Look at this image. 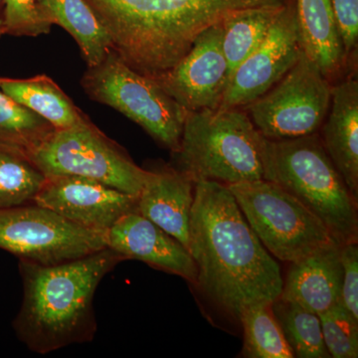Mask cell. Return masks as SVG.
I'll return each instance as SVG.
<instances>
[{
  "label": "cell",
  "mask_w": 358,
  "mask_h": 358,
  "mask_svg": "<svg viewBox=\"0 0 358 358\" xmlns=\"http://www.w3.org/2000/svg\"><path fill=\"white\" fill-rule=\"evenodd\" d=\"M282 7H249L224 18L222 48L231 75L260 46Z\"/></svg>",
  "instance_id": "obj_21"
},
{
  "label": "cell",
  "mask_w": 358,
  "mask_h": 358,
  "mask_svg": "<svg viewBox=\"0 0 358 358\" xmlns=\"http://www.w3.org/2000/svg\"><path fill=\"white\" fill-rule=\"evenodd\" d=\"M227 186L261 243L279 260L296 262L338 243L317 216L275 183L258 179Z\"/></svg>",
  "instance_id": "obj_7"
},
{
  "label": "cell",
  "mask_w": 358,
  "mask_h": 358,
  "mask_svg": "<svg viewBox=\"0 0 358 358\" xmlns=\"http://www.w3.org/2000/svg\"><path fill=\"white\" fill-rule=\"evenodd\" d=\"M81 86L91 100L109 106L138 124L162 147L176 152L188 110L152 78L136 72L110 50L88 67Z\"/></svg>",
  "instance_id": "obj_6"
},
{
  "label": "cell",
  "mask_w": 358,
  "mask_h": 358,
  "mask_svg": "<svg viewBox=\"0 0 358 358\" xmlns=\"http://www.w3.org/2000/svg\"><path fill=\"white\" fill-rule=\"evenodd\" d=\"M341 264L343 278L341 303L358 320V246L357 242L341 245Z\"/></svg>",
  "instance_id": "obj_28"
},
{
  "label": "cell",
  "mask_w": 358,
  "mask_h": 358,
  "mask_svg": "<svg viewBox=\"0 0 358 358\" xmlns=\"http://www.w3.org/2000/svg\"><path fill=\"white\" fill-rule=\"evenodd\" d=\"M0 90L23 107L43 117L54 129H68L89 119L50 77L0 78Z\"/></svg>",
  "instance_id": "obj_20"
},
{
  "label": "cell",
  "mask_w": 358,
  "mask_h": 358,
  "mask_svg": "<svg viewBox=\"0 0 358 358\" xmlns=\"http://www.w3.org/2000/svg\"><path fill=\"white\" fill-rule=\"evenodd\" d=\"M189 252L196 286L222 312L239 320L245 308L281 296V270L250 227L227 185L195 182Z\"/></svg>",
  "instance_id": "obj_1"
},
{
  "label": "cell",
  "mask_w": 358,
  "mask_h": 358,
  "mask_svg": "<svg viewBox=\"0 0 358 358\" xmlns=\"http://www.w3.org/2000/svg\"><path fill=\"white\" fill-rule=\"evenodd\" d=\"M105 236L36 203L0 209V249L20 260L56 265L106 248Z\"/></svg>",
  "instance_id": "obj_10"
},
{
  "label": "cell",
  "mask_w": 358,
  "mask_h": 358,
  "mask_svg": "<svg viewBox=\"0 0 358 358\" xmlns=\"http://www.w3.org/2000/svg\"><path fill=\"white\" fill-rule=\"evenodd\" d=\"M222 39L221 23L207 28L173 69L154 79L188 112L216 110L222 103L231 78Z\"/></svg>",
  "instance_id": "obj_12"
},
{
  "label": "cell",
  "mask_w": 358,
  "mask_h": 358,
  "mask_svg": "<svg viewBox=\"0 0 358 358\" xmlns=\"http://www.w3.org/2000/svg\"><path fill=\"white\" fill-rule=\"evenodd\" d=\"M341 42L348 57L357 53L358 0H329Z\"/></svg>",
  "instance_id": "obj_29"
},
{
  "label": "cell",
  "mask_w": 358,
  "mask_h": 358,
  "mask_svg": "<svg viewBox=\"0 0 358 358\" xmlns=\"http://www.w3.org/2000/svg\"><path fill=\"white\" fill-rule=\"evenodd\" d=\"M45 24L61 26L77 42L88 67L96 65L112 50L107 30L86 0H38Z\"/></svg>",
  "instance_id": "obj_19"
},
{
  "label": "cell",
  "mask_w": 358,
  "mask_h": 358,
  "mask_svg": "<svg viewBox=\"0 0 358 358\" xmlns=\"http://www.w3.org/2000/svg\"><path fill=\"white\" fill-rule=\"evenodd\" d=\"M2 34H6V28H4L3 20L0 18V36Z\"/></svg>",
  "instance_id": "obj_30"
},
{
  "label": "cell",
  "mask_w": 358,
  "mask_h": 358,
  "mask_svg": "<svg viewBox=\"0 0 358 358\" xmlns=\"http://www.w3.org/2000/svg\"><path fill=\"white\" fill-rule=\"evenodd\" d=\"M322 336L329 357H358V320L353 319L341 301L319 315Z\"/></svg>",
  "instance_id": "obj_26"
},
{
  "label": "cell",
  "mask_w": 358,
  "mask_h": 358,
  "mask_svg": "<svg viewBox=\"0 0 358 358\" xmlns=\"http://www.w3.org/2000/svg\"><path fill=\"white\" fill-rule=\"evenodd\" d=\"M108 248L122 258L141 261L196 284L197 268L192 254L138 210L128 212L105 235Z\"/></svg>",
  "instance_id": "obj_14"
},
{
  "label": "cell",
  "mask_w": 358,
  "mask_h": 358,
  "mask_svg": "<svg viewBox=\"0 0 358 358\" xmlns=\"http://www.w3.org/2000/svg\"><path fill=\"white\" fill-rule=\"evenodd\" d=\"M53 129L43 117L15 102L0 90V145L17 148L26 154Z\"/></svg>",
  "instance_id": "obj_25"
},
{
  "label": "cell",
  "mask_w": 358,
  "mask_h": 358,
  "mask_svg": "<svg viewBox=\"0 0 358 358\" xmlns=\"http://www.w3.org/2000/svg\"><path fill=\"white\" fill-rule=\"evenodd\" d=\"M46 178L22 150L0 145V209L34 203Z\"/></svg>",
  "instance_id": "obj_22"
},
{
  "label": "cell",
  "mask_w": 358,
  "mask_h": 358,
  "mask_svg": "<svg viewBox=\"0 0 358 358\" xmlns=\"http://www.w3.org/2000/svg\"><path fill=\"white\" fill-rule=\"evenodd\" d=\"M333 84L301 51L296 64L264 95L243 108L259 133L270 140L317 133L331 100Z\"/></svg>",
  "instance_id": "obj_9"
},
{
  "label": "cell",
  "mask_w": 358,
  "mask_h": 358,
  "mask_svg": "<svg viewBox=\"0 0 358 358\" xmlns=\"http://www.w3.org/2000/svg\"><path fill=\"white\" fill-rule=\"evenodd\" d=\"M46 178L81 176L138 196L147 169L136 166L120 145L91 121L68 129H54L25 154Z\"/></svg>",
  "instance_id": "obj_8"
},
{
  "label": "cell",
  "mask_w": 358,
  "mask_h": 358,
  "mask_svg": "<svg viewBox=\"0 0 358 358\" xmlns=\"http://www.w3.org/2000/svg\"><path fill=\"white\" fill-rule=\"evenodd\" d=\"M120 58L140 74L157 79L173 69L195 39L230 13L289 0H86Z\"/></svg>",
  "instance_id": "obj_2"
},
{
  "label": "cell",
  "mask_w": 358,
  "mask_h": 358,
  "mask_svg": "<svg viewBox=\"0 0 358 358\" xmlns=\"http://www.w3.org/2000/svg\"><path fill=\"white\" fill-rule=\"evenodd\" d=\"M122 260L108 247L56 265L20 260L23 301L13 322L18 338L40 355L91 341L98 329L96 288Z\"/></svg>",
  "instance_id": "obj_3"
},
{
  "label": "cell",
  "mask_w": 358,
  "mask_h": 358,
  "mask_svg": "<svg viewBox=\"0 0 358 358\" xmlns=\"http://www.w3.org/2000/svg\"><path fill=\"white\" fill-rule=\"evenodd\" d=\"M294 0L285 4L260 46L232 73L218 109L245 108L272 88L301 53Z\"/></svg>",
  "instance_id": "obj_11"
},
{
  "label": "cell",
  "mask_w": 358,
  "mask_h": 358,
  "mask_svg": "<svg viewBox=\"0 0 358 358\" xmlns=\"http://www.w3.org/2000/svg\"><path fill=\"white\" fill-rule=\"evenodd\" d=\"M263 179L274 182L327 226L339 244L357 242V200L317 133L270 140L261 134Z\"/></svg>",
  "instance_id": "obj_4"
},
{
  "label": "cell",
  "mask_w": 358,
  "mask_h": 358,
  "mask_svg": "<svg viewBox=\"0 0 358 358\" xmlns=\"http://www.w3.org/2000/svg\"><path fill=\"white\" fill-rule=\"evenodd\" d=\"M260 138L243 108L188 112L173 166L194 182L263 179Z\"/></svg>",
  "instance_id": "obj_5"
},
{
  "label": "cell",
  "mask_w": 358,
  "mask_h": 358,
  "mask_svg": "<svg viewBox=\"0 0 358 358\" xmlns=\"http://www.w3.org/2000/svg\"><path fill=\"white\" fill-rule=\"evenodd\" d=\"M38 0H4L3 20L6 34L36 37L48 34L51 26L40 18Z\"/></svg>",
  "instance_id": "obj_27"
},
{
  "label": "cell",
  "mask_w": 358,
  "mask_h": 358,
  "mask_svg": "<svg viewBox=\"0 0 358 358\" xmlns=\"http://www.w3.org/2000/svg\"><path fill=\"white\" fill-rule=\"evenodd\" d=\"M301 50L329 82L346 68V55L329 0H294Z\"/></svg>",
  "instance_id": "obj_18"
},
{
  "label": "cell",
  "mask_w": 358,
  "mask_h": 358,
  "mask_svg": "<svg viewBox=\"0 0 358 358\" xmlns=\"http://www.w3.org/2000/svg\"><path fill=\"white\" fill-rule=\"evenodd\" d=\"M322 141L353 197L358 199V81L350 76L333 85Z\"/></svg>",
  "instance_id": "obj_17"
},
{
  "label": "cell",
  "mask_w": 358,
  "mask_h": 358,
  "mask_svg": "<svg viewBox=\"0 0 358 358\" xmlns=\"http://www.w3.org/2000/svg\"><path fill=\"white\" fill-rule=\"evenodd\" d=\"M272 308L294 357H331L324 345L319 315L281 298L273 301Z\"/></svg>",
  "instance_id": "obj_24"
},
{
  "label": "cell",
  "mask_w": 358,
  "mask_h": 358,
  "mask_svg": "<svg viewBox=\"0 0 358 358\" xmlns=\"http://www.w3.org/2000/svg\"><path fill=\"white\" fill-rule=\"evenodd\" d=\"M148 171L136 210L189 251L194 180L173 166Z\"/></svg>",
  "instance_id": "obj_15"
},
{
  "label": "cell",
  "mask_w": 358,
  "mask_h": 358,
  "mask_svg": "<svg viewBox=\"0 0 358 358\" xmlns=\"http://www.w3.org/2000/svg\"><path fill=\"white\" fill-rule=\"evenodd\" d=\"M34 203L105 236L122 216L136 210L138 196L81 176L47 178Z\"/></svg>",
  "instance_id": "obj_13"
},
{
  "label": "cell",
  "mask_w": 358,
  "mask_h": 358,
  "mask_svg": "<svg viewBox=\"0 0 358 358\" xmlns=\"http://www.w3.org/2000/svg\"><path fill=\"white\" fill-rule=\"evenodd\" d=\"M239 322L244 331V357H294L273 313L272 303H257L245 308Z\"/></svg>",
  "instance_id": "obj_23"
},
{
  "label": "cell",
  "mask_w": 358,
  "mask_h": 358,
  "mask_svg": "<svg viewBox=\"0 0 358 358\" xmlns=\"http://www.w3.org/2000/svg\"><path fill=\"white\" fill-rule=\"evenodd\" d=\"M341 245H329L289 263L280 298L320 315L341 301Z\"/></svg>",
  "instance_id": "obj_16"
}]
</instances>
